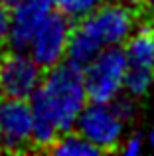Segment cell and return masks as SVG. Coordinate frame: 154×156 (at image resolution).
<instances>
[{"mask_svg": "<svg viewBox=\"0 0 154 156\" xmlns=\"http://www.w3.org/2000/svg\"><path fill=\"white\" fill-rule=\"evenodd\" d=\"M85 101L87 89L83 67L71 61L51 67L32 95L36 148L47 150L59 134L71 130L85 109Z\"/></svg>", "mask_w": 154, "mask_h": 156, "instance_id": "obj_1", "label": "cell"}, {"mask_svg": "<svg viewBox=\"0 0 154 156\" xmlns=\"http://www.w3.org/2000/svg\"><path fill=\"white\" fill-rule=\"evenodd\" d=\"M146 8L140 10L124 4H101L83 18H79L77 28L83 30L97 46L103 50L105 46H119L127 42L140 24V18Z\"/></svg>", "mask_w": 154, "mask_h": 156, "instance_id": "obj_2", "label": "cell"}, {"mask_svg": "<svg viewBox=\"0 0 154 156\" xmlns=\"http://www.w3.org/2000/svg\"><path fill=\"white\" fill-rule=\"evenodd\" d=\"M127 73L124 87L132 97H140L148 91L154 81V16L144 12L140 24L127 40Z\"/></svg>", "mask_w": 154, "mask_h": 156, "instance_id": "obj_3", "label": "cell"}, {"mask_svg": "<svg viewBox=\"0 0 154 156\" xmlns=\"http://www.w3.org/2000/svg\"><path fill=\"white\" fill-rule=\"evenodd\" d=\"M127 73V53L117 46L101 50L83 67L87 99L93 103H111L119 97L121 87L124 85Z\"/></svg>", "mask_w": 154, "mask_h": 156, "instance_id": "obj_4", "label": "cell"}, {"mask_svg": "<svg viewBox=\"0 0 154 156\" xmlns=\"http://www.w3.org/2000/svg\"><path fill=\"white\" fill-rule=\"evenodd\" d=\"M71 28L73 26L69 24V16L63 14L61 10H51L38 26L28 44V53L42 65V69L55 67L67 55Z\"/></svg>", "mask_w": 154, "mask_h": 156, "instance_id": "obj_5", "label": "cell"}, {"mask_svg": "<svg viewBox=\"0 0 154 156\" xmlns=\"http://www.w3.org/2000/svg\"><path fill=\"white\" fill-rule=\"evenodd\" d=\"M34 146V109L28 99L0 97V152Z\"/></svg>", "mask_w": 154, "mask_h": 156, "instance_id": "obj_6", "label": "cell"}, {"mask_svg": "<svg viewBox=\"0 0 154 156\" xmlns=\"http://www.w3.org/2000/svg\"><path fill=\"white\" fill-rule=\"evenodd\" d=\"M123 121L113 103H93L85 105L77 119L79 134H83L101 152H115L123 136Z\"/></svg>", "mask_w": 154, "mask_h": 156, "instance_id": "obj_7", "label": "cell"}, {"mask_svg": "<svg viewBox=\"0 0 154 156\" xmlns=\"http://www.w3.org/2000/svg\"><path fill=\"white\" fill-rule=\"evenodd\" d=\"M42 79V65L26 50H14L0 59V95L30 99Z\"/></svg>", "mask_w": 154, "mask_h": 156, "instance_id": "obj_8", "label": "cell"}, {"mask_svg": "<svg viewBox=\"0 0 154 156\" xmlns=\"http://www.w3.org/2000/svg\"><path fill=\"white\" fill-rule=\"evenodd\" d=\"M54 0H20L14 4L8 42L12 50H28L34 32L54 10Z\"/></svg>", "mask_w": 154, "mask_h": 156, "instance_id": "obj_9", "label": "cell"}, {"mask_svg": "<svg viewBox=\"0 0 154 156\" xmlns=\"http://www.w3.org/2000/svg\"><path fill=\"white\" fill-rule=\"evenodd\" d=\"M47 150L58 154V156H95V154H101V150L95 144H91L83 134H71L69 130L59 134Z\"/></svg>", "mask_w": 154, "mask_h": 156, "instance_id": "obj_10", "label": "cell"}, {"mask_svg": "<svg viewBox=\"0 0 154 156\" xmlns=\"http://www.w3.org/2000/svg\"><path fill=\"white\" fill-rule=\"evenodd\" d=\"M54 4L69 18H83L85 14L101 6L103 0H54Z\"/></svg>", "mask_w": 154, "mask_h": 156, "instance_id": "obj_11", "label": "cell"}, {"mask_svg": "<svg viewBox=\"0 0 154 156\" xmlns=\"http://www.w3.org/2000/svg\"><path fill=\"white\" fill-rule=\"evenodd\" d=\"M10 20H12V12L8 10V4L0 0V42H2V40H8Z\"/></svg>", "mask_w": 154, "mask_h": 156, "instance_id": "obj_12", "label": "cell"}, {"mask_svg": "<svg viewBox=\"0 0 154 156\" xmlns=\"http://www.w3.org/2000/svg\"><path fill=\"white\" fill-rule=\"evenodd\" d=\"M121 152L127 154V156H135L140 152V136L138 134H135V136H131L128 140H124V146L121 148Z\"/></svg>", "mask_w": 154, "mask_h": 156, "instance_id": "obj_13", "label": "cell"}, {"mask_svg": "<svg viewBox=\"0 0 154 156\" xmlns=\"http://www.w3.org/2000/svg\"><path fill=\"white\" fill-rule=\"evenodd\" d=\"M2 2H6L8 6H14V4H16V2H20V0H2Z\"/></svg>", "mask_w": 154, "mask_h": 156, "instance_id": "obj_14", "label": "cell"}, {"mask_svg": "<svg viewBox=\"0 0 154 156\" xmlns=\"http://www.w3.org/2000/svg\"><path fill=\"white\" fill-rule=\"evenodd\" d=\"M128 2H132V4H136V6H140V4H144V0H128Z\"/></svg>", "mask_w": 154, "mask_h": 156, "instance_id": "obj_15", "label": "cell"}, {"mask_svg": "<svg viewBox=\"0 0 154 156\" xmlns=\"http://www.w3.org/2000/svg\"><path fill=\"white\" fill-rule=\"evenodd\" d=\"M150 140H152V144H154V130H152V134H150Z\"/></svg>", "mask_w": 154, "mask_h": 156, "instance_id": "obj_16", "label": "cell"}, {"mask_svg": "<svg viewBox=\"0 0 154 156\" xmlns=\"http://www.w3.org/2000/svg\"><path fill=\"white\" fill-rule=\"evenodd\" d=\"M0 59H2V55H0Z\"/></svg>", "mask_w": 154, "mask_h": 156, "instance_id": "obj_17", "label": "cell"}, {"mask_svg": "<svg viewBox=\"0 0 154 156\" xmlns=\"http://www.w3.org/2000/svg\"><path fill=\"white\" fill-rule=\"evenodd\" d=\"M152 4H154V0H152Z\"/></svg>", "mask_w": 154, "mask_h": 156, "instance_id": "obj_18", "label": "cell"}]
</instances>
